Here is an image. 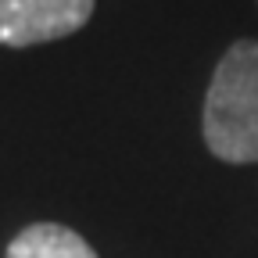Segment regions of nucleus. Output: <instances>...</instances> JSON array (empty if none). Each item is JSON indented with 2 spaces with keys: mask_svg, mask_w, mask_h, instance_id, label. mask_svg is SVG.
Wrapping results in <instances>:
<instances>
[{
  "mask_svg": "<svg viewBox=\"0 0 258 258\" xmlns=\"http://www.w3.org/2000/svg\"><path fill=\"white\" fill-rule=\"evenodd\" d=\"M8 258H97V251L61 222H32L8 244Z\"/></svg>",
  "mask_w": 258,
  "mask_h": 258,
  "instance_id": "nucleus-3",
  "label": "nucleus"
},
{
  "mask_svg": "<svg viewBox=\"0 0 258 258\" xmlns=\"http://www.w3.org/2000/svg\"><path fill=\"white\" fill-rule=\"evenodd\" d=\"M205 144L226 165L258 161V40H237L205 93Z\"/></svg>",
  "mask_w": 258,
  "mask_h": 258,
  "instance_id": "nucleus-1",
  "label": "nucleus"
},
{
  "mask_svg": "<svg viewBox=\"0 0 258 258\" xmlns=\"http://www.w3.org/2000/svg\"><path fill=\"white\" fill-rule=\"evenodd\" d=\"M93 0H0V47H36L79 32Z\"/></svg>",
  "mask_w": 258,
  "mask_h": 258,
  "instance_id": "nucleus-2",
  "label": "nucleus"
}]
</instances>
